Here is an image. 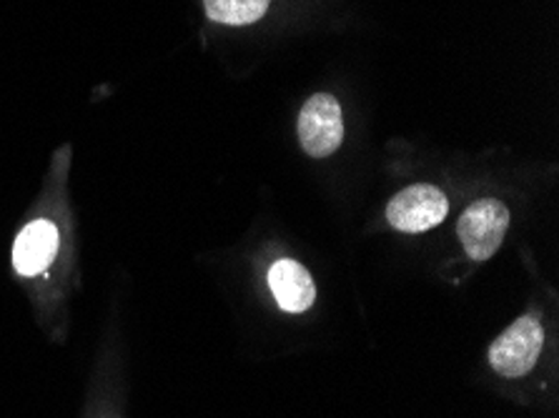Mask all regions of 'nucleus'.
Returning a JSON list of instances; mask_svg holds the SVG:
<instances>
[{"instance_id": "nucleus-1", "label": "nucleus", "mask_w": 559, "mask_h": 418, "mask_svg": "<svg viewBox=\"0 0 559 418\" xmlns=\"http://www.w3.org/2000/svg\"><path fill=\"white\" fill-rule=\"evenodd\" d=\"M56 206H44L25 220L13 241V271L23 280L48 278L66 255V224Z\"/></svg>"}, {"instance_id": "nucleus-2", "label": "nucleus", "mask_w": 559, "mask_h": 418, "mask_svg": "<svg viewBox=\"0 0 559 418\" xmlns=\"http://www.w3.org/2000/svg\"><path fill=\"white\" fill-rule=\"evenodd\" d=\"M545 346V329L537 313L516 319L510 329L502 331L489 346V363L504 379H520L535 369Z\"/></svg>"}, {"instance_id": "nucleus-3", "label": "nucleus", "mask_w": 559, "mask_h": 418, "mask_svg": "<svg viewBox=\"0 0 559 418\" xmlns=\"http://www.w3.org/2000/svg\"><path fill=\"white\" fill-rule=\"evenodd\" d=\"M510 228V208L497 199H481L462 213L460 241L474 261H487L504 243Z\"/></svg>"}, {"instance_id": "nucleus-4", "label": "nucleus", "mask_w": 559, "mask_h": 418, "mask_svg": "<svg viewBox=\"0 0 559 418\" xmlns=\"http://www.w3.org/2000/svg\"><path fill=\"white\" fill-rule=\"evenodd\" d=\"M299 141L311 158H326L342 146V106L332 93H317L304 104L299 114Z\"/></svg>"}, {"instance_id": "nucleus-5", "label": "nucleus", "mask_w": 559, "mask_h": 418, "mask_svg": "<svg viewBox=\"0 0 559 418\" xmlns=\"http://www.w3.org/2000/svg\"><path fill=\"white\" fill-rule=\"evenodd\" d=\"M449 213L447 195L435 186H409L386 206V220L404 234H421L442 224Z\"/></svg>"}, {"instance_id": "nucleus-6", "label": "nucleus", "mask_w": 559, "mask_h": 418, "mask_svg": "<svg viewBox=\"0 0 559 418\" xmlns=\"http://www.w3.org/2000/svg\"><path fill=\"white\" fill-rule=\"evenodd\" d=\"M269 288L276 303L289 313L309 311L317 301V286H313L311 273L299 261L282 259L269 271Z\"/></svg>"}, {"instance_id": "nucleus-7", "label": "nucleus", "mask_w": 559, "mask_h": 418, "mask_svg": "<svg viewBox=\"0 0 559 418\" xmlns=\"http://www.w3.org/2000/svg\"><path fill=\"white\" fill-rule=\"evenodd\" d=\"M271 0H203L211 21L224 25H249L264 19Z\"/></svg>"}]
</instances>
